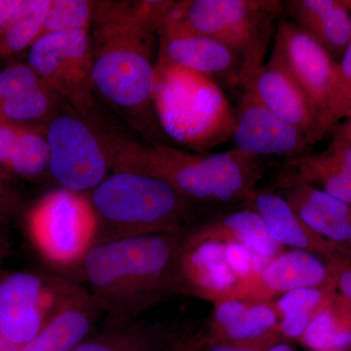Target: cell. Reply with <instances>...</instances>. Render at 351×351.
Segmentation results:
<instances>
[{"instance_id":"cell-1","label":"cell","mask_w":351,"mask_h":351,"mask_svg":"<svg viewBox=\"0 0 351 351\" xmlns=\"http://www.w3.org/2000/svg\"><path fill=\"white\" fill-rule=\"evenodd\" d=\"M189 228L95 245L78 274L106 315L141 314L181 295L179 257Z\"/></svg>"},{"instance_id":"cell-2","label":"cell","mask_w":351,"mask_h":351,"mask_svg":"<svg viewBox=\"0 0 351 351\" xmlns=\"http://www.w3.org/2000/svg\"><path fill=\"white\" fill-rule=\"evenodd\" d=\"M110 171L152 176L197 204L249 203L263 175L261 159L237 149L189 152L171 145L141 144L98 132Z\"/></svg>"},{"instance_id":"cell-3","label":"cell","mask_w":351,"mask_h":351,"mask_svg":"<svg viewBox=\"0 0 351 351\" xmlns=\"http://www.w3.org/2000/svg\"><path fill=\"white\" fill-rule=\"evenodd\" d=\"M92 80L108 101L124 110L152 105L158 29L140 1H95Z\"/></svg>"},{"instance_id":"cell-4","label":"cell","mask_w":351,"mask_h":351,"mask_svg":"<svg viewBox=\"0 0 351 351\" xmlns=\"http://www.w3.org/2000/svg\"><path fill=\"white\" fill-rule=\"evenodd\" d=\"M88 196L98 218L95 245L181 230L195 211L167 182L134 172H112Z\"/></svg>"},{"instance_id":"cell-5","label":"cell","mask_w":351,"mask_h":351,"mask_svg":"<svg viewBox=\"0 0 351 351\" xmlns=\"http://www.w3.org/2000/svg\"><path fill=\"white\" fill-rule=\"evenodd\" d=\"M152 106L166 135L191 151L206 152L232 140L234 110L208 76L157 61Z\"/></svg>"},{"instance_id":"cell-6","label":"cell","mask_w":351,"mask_h":351,"mask_svg":"<svg viewBox=\"0 0 351 351\" xmlns=\"http://www.w3.org/2000/svg\"><path fill=\"white\" fill-rule=\"evenodd\" d=\"M283 13V2L279 0H184L174 1L169 11L193 31L234 53L245 77L265 64Z\"/></svg>"},{"instance_id":"cell-7","label":"cell","mask_w":351,"mask_h":351,"mask_svg":"<svg viewBox=\"0 0 351 351\" xmlns=\"http://www.w3.org/2000/svg\"><path fill=\"white\" fill-rule=\"evenodd\" d=\"M25 226L39 257L53 271L69 276L78 272L98 234L89 196L63 188L48 191L32 205Z\"/></svg>"},{"instance_id":"cell-8","label":"cell","mask_w":351,"mask_h":351,"mask_svg":"<svg viewBox=\"0 0 351 351\" xmlns=\"http://www.w3.org/2000/svg\"><path fill=\"white\" fill-rule=\"evenodd\" d=\"M60 272L17 271L0 278V336L20 350L38 336L80 286Z\"/></svg>"},{"instance_id":"cell-9","label":"cell","mask_w":351,"mask_h":351,"mask_svg":"<svg viewBox=\"0 0 351 351\" xmlns=\"http://www.w3.org/2000/svg\"><path fill=\"white\" fill-rule=\"evenodd\" d=\"M29 66L59 98L82 113L93 107L91 38L89 31L39 36L29 51Z\"/></svg>"},{"instance_id":"cell-10","label":"cell","mask_w":351,"mask_h":351,"mask_svg":"<svg viewBox=\"0 0 351 351\" xmlns=\"http://www.w3.org/2000/svg\"><path fill=\"white\" fill-rule=\"evenodd\" d=\"M48 171L61 188L88 193L110 171L98 131L69 113L54 114L47 122Z\"/></svg>"},{"instance_id":"cell-11","label":"cell","mask_w":351,"mask_h":351,"mask_svg":"<svg viewBox=\"0 0 351 351\" xmlns=\"http://www.w3.org/2000/svg\"><path fill=\"white\" fill-rule=\"evenodd\" d=\"M271 55L302 88L327 126L332 125L330 101L337 66L331 55L309 34L282 18L277 27Z\"/></svg>"},{"instance_id":"cell-12","label":"cell","mask_w":351,"mask_h":351,"mask_svg":"<svg viewBox=\"0 0 351 351\" xmlns=\"http://www.w3.org/2000/svg\"><path fill=\"white\" fill-rule=\"evenodd\" d=\"M157 61L191 69L232 87L241 88L243 84V66L234 53L219 41L193 31L169 12L159 29Z\"/></svg>"},{"instance_id":"cell-13","label":"cell","mask_w":351,"mask_h":351,"mask_svg":"<svg viewBox=\"0 0 351 351\" xmlns=\"http://www.w3.org/2000/svg\"><path fill=\"white\" fill-rule=\"evenodd\" d=\"M242 90L234 110L232 149L258 159L307 154L311 145L302 133L276 117L250 90Z\"/></svg>"},{"instance_id":"cell-14","label":"cell","mask_w":351,"mask_h":351,"mask_svg":"<svg viewBox=\"0 0 351 351\" xmlns=\"http://www.w3.org/2000/svg\"><path fill=\"white\" fill-rule=\"evenodd\" d=\"M181 295L217 302L242 299L243 281L226 258L225 242L203 239L188 230L179 257Z\"/></svg>"},{"instance_id":"cell-15","label":"cell","mask_w":351,"mask_h":351,"mask_svg":"<svg viewBox=\"0 0 351 351\" xmlns=\"http://www.w3.org/2000/svg\"><path fill=\"white\" fill-rule=\"evenodd\" d=\"M244 88L276 117L297 129L311 145L329 129L308 97L274 55L245 77Z\"/></svg>"},{"instance_id":"cell-16","label":"cell","mask_w":351,"mask_h":351,"mask_svg":"<svg viewBox=\"0 0 351 351\" xmlns=\"http://www.w3.org/2000/svg\"><path fill=\"white\" fill-rule=\"evenodd\" d=\"M335 287L327 260L304 250L281 252L243 289V300L271 302L295 289Z\"/></svg>"},{"instance_id":"cell-17","label":"cell","mask_w":351,"mask_h":351,"mask_svg":"<svg viewBox=\"0 0 351 351\" xmlns=\"http://www.w3.org/2000/svg\"><path fill=\"white\" fill-rule=\"evenodd\" d=\"M295 213L316 234L341 247H351V205L302 182L277 184Z\"/></svg>"},{"instance_id":"cell-18","label":"cell","mask_w":351,"mask_h":351,"mask_svg":"<svg viewBox=\"0 0 351 351\" xmlns=\"http://www.w3.org/2000/svg\"><path fill=\"white\" fill-rule=\"evenodd\" d=\"M186 341L140 317L107 315L73 351H181Z\"/></svg>"},{"instance_id":"cell-19","label":"cell","mask_w":351,"mask_h":351,"mask_svg":"<svg viewBox=\"0 0 351 351\" xmlns=\"http://www.w3.org/2000/svg\"><path fill=\"white\" fill-rule=\"evenodd\" d=\"M103 315L93 295L80 284L38 336L21 351H73L96 329Z\"/></svg>"},{"instance_id":"cell-20","label":"cell","mask_w":351,"mask_h":351,"mask_svg":"<svg viewBox=\"0 0 351 351\" xmlns=\"http://www.w3.org/2000/svg\"><path fill=\"white\" fill-rule=\"evenodd\" d=\"M248 204L260 214L270 234L282 247L311 252L327 261L346 252L345 247L328 241L311 230L277 191L257 189Z\"/></svg>"},{"instance_id":"cell-21","label":"cell","mask_w":351,"mask_h":351,"mask_svg":"<svg viewBox=\"0 0 351 351\" xmlns=\"http://www.w3.org/2000/svg\"><path fill=\"white\" fill-rule=\"evenodd\" d=\"M291 22L315 39L330 55L345 52L351 40V11L338 0H287Z\"/></svg>"},{"instance_id":"cell-22","label":"cell","mask_w":351,"mask_h":351,"mask_svg":"<svg viewBox=\"0 0 351 351\" xmlns=\"http://www.w3.org/2000/svg\"><path fill=\"white\" fill-rule=\"evenodd\" d=\"M191 232L203 239L244 245L269 261L284 251L283 247L270 234L262 217L252 208L219 217Z\"/></svg>"},{"instance_id":"cell-23","label":"cell","mask_w":351,"mask_h":351,"mask_svg":"<svg viewBox=\"0 0 351 351\" xmlns=\"http://www.w3.org/2000/svg\"><path fill=\"white\" fill-rule=\"evenodd\" d=\"M335 287L301 288L290 291L270 302L279 318L284 341H299L314 315L336 298Z\"/></svg>"},{"instance_id":"cell-24","label":"cell","mask_w":351,"mask_h":351,"mask_svg":"<svg viewBox=\"0 0 351 351\" xmlns=\"http://www.w3.org/2000/svg\"><path fill=\"white\" fill-rule=\"evenodd\" d=\"M311 351H346L351 346V311L336 295L314 315L299 339Z\"/></svg>"},{"instance_id":"cell-25","label":"cell","mask_w":351,"mask_h":351,"mask_svg":"<svg viewBox=\"0 0 351 351\" xmlns=\"http://www.w3.org/2000/svg\"><path fill=\"white\" fill-rule=\"evenodd\" d=\"M49 147L43 125H20L2 170L27 180L38 179L48 171Z\"/></svg>"},{"instance_id":"cell-26","label":"cell","mask_w":351,"mask_h":351,"mask_svg":"<svg viewBox=\"0 0 351 351\" xmlns=\"http://www.w3.org/2000/svg\"><path fill=\"white\" fill-rule=\"evenodd\" d=\"M51 0H21L10 22L0 36V57L19 54L40 36Z\"/></svg>"},{"instance_id":"cell-27","label":"cell","mask_w":351,"mask_h":351,"mask_svg":"<svg viewBox=\"0 0 351 351\" xmlns=\"http://www.w3.org/2000/svg\"><path fill=\"white\" fill-rule=\"evenodd\" d=\"M274 335H280V331L279 318L272 304L270 302H252L240 317L215 335L204 348L221 343L255 341Z\"/></svg>"},{"instance_id":"cell-28","label":"cell","mask_w":351,"mask_h":351,"mask_svg":"<svg viewBox=\"0 0 351 351\" xmlns=\"http://www.w3.org/2000/svg\"><path fill=\"white\" fill-rule=\"evenodd\" d=\"M59 97L41 83L0 104V122L17 125H40L39 121L46 119L52 113Z\"/></svg>"},{"instance_id":"cell-29","label":"cell","mask_w":351,"mask_h":351,"mask_svg":"<svg viewBox=\"0 0 351 351\" xmlns=\"http://www.w3.org/2000/svg\"><path fill=\"white\" fill-rule=\"evenodd\" d=\"M95 1L87 0H51L43 32H57L90 31L93 25Z\"/></svg>"},{"instance_id":"cell-30","label":"cell","mask_w":351,"mask_h":351,"mask_svg":"<svg viewBox=\"0 0 351 351\" xmlns=\"http://www.w3.org/2000/svg\"><path fill=\"white\" fill-rule=\"evenodd\" d=\"M351 106V40L337 66L336 80L330 101L332 122L346 117Z\"/></svg>"},{"instance_id":"cell-31","label":"cell","mask_w":351,"mask_h":351,"mask_svg":"<svg viewBox=\"0 0 351 351\" xmlns=\"http://www.w3.org/2000/svg\"><path fill=\"white\" fill-rule=\"evenodd\" d=\"M39 76L29 64H14L0 71V104L11 100L41 84Z\"/></svg>"},{"instance_id":"cell-32","label":"cell","mask_w":351,"mask_h":351,"mask_svg":"<svg viewBox=\"0 0 351 351\" xmlns=\"http://www.w3.org/2000/svg\"><path fill=\"white\" fill-rule=\"evenodd\" d=\"M25 198L12 175L0 169V221L8 223L20 213Z\"/></svg>"},{"instance_id":"cell-33","label":"cell","mask_w":351,"mask_h":351,"mask_svg":"<svg viewBox=\"0 0 351 351\" xmlns=\"http://www.w3.org/2000/svg\"><path fill=\"white\" fill-rule=\"evenodd\" d=\"M328 263L334 277L337 295L351 311V260L348 251L334 256Z\"/></svg>"},{"instance_id":"cell-34","label":"cell","mask_w":351,"mask_h":351,"mask_svg":"<svg viewBox=\"0 0 351 351\" xmlns=\"http://www.w3.org/2000/svg\"><path fill=\"white\" fill-rule=\"evenodd\" d=\"M280 335H274L267 338L247 343H221L210 346L201 351H267L272 346L282 341Z\"/></svg>"},{"instance_id":"cell-35","label":"cell","mask_w":351,"mask_h":351,"mask_svg":"<svg viewBox=\"0 0 351 351\" xmlns=\"http://www.w3.org/2000/svg\"><path fill=\"white\" fill-rule=\"evenodd\" d=\"M326 152L332 162L351 178V144L330 147Z\"/></svg>"},{"instance_id":"cell-36","label":"cell","mask_w":351,"mask_h":351,"mask_svg":"<svg viewBox=\"0 0 351 351\" xmlns=\"http://www.w3.org/2000/svg\"><path fill=\"white\" fill-rule=\"evenodd\" d=\"M21 0H0V36L6 29Z\"/></svg>"},{"instance_id":"cell-37","label":"cell","mask_w":351,"mask_h":351,"mask_svg":"<svg viewBox=\"0 0 351 351\" xmlns=\"http://www.w3.org/2000/svg\"><path fill=\"white\" fill-rule=\"evenodd\" d=\"M346 117V121L339 127V130L335 134L331 147L351 144V106Z\"/></svg>"},{"instance_id":"cell-38","label":"cell","mask_w":351,"mask_h":351,"mask_svg":"<svg viewBox=\"0 0 351 351\" xmlns=\"http://www.w3.org/2000/svg\"><path fill=\"white\" fill-rule=\"evenodd\" d=\"M7 223L0 221V263L11 255L10 239L7 232Z\"/></svg>"},{"instance_id":"cell-39","label":"cell","mask_w":351,"mask_h":351,"mask_svg":"<svg viewBox=\"0 0 351 351\" xmlns=\"http://www.w3.org/2000/svg\"><path fill=\"white\" fill-rule=\"evenodd\" d=\"M267 351H295V350L293 346L291 345L290 341L282 339V341H278L276 345L269 348Z\"/></svg>"},{"instance_id":"cell-40","label":"cell","mask_w":351,"mask_h":351,"mask_svg":"<svg viewBox=\"0 0 351 351\" xmlns=\"http://www.w3.org/2000/svg\"><path fill=\"white\" fill-rule=\"evenodd\" d=\"M0 351H21V350L0 336Z\"/></svg>"},{"instance_id":"cell-41","label":"cell","mask_w":351,"mask_h":351,"mask_svg":"<svg viewBox=\"0 0 351 351\" xmlns=\"http://www.w3.org/2000/svg\"><path fill=\"white\" fill-rule=\"evenodd\" d=\"M346 7L351 11V1H345Z\"/></svg>"},{"instance_id":"cell-42","label":"cell","mask_w":351,"mask_h":351,"mask_svg":"<svg viewBox=\"0 0 351 351\" xmlns=\"http://www.w3.org/2000/svg\"><path fill=\"white\" fill-rule=\"evenodd\" d=\"M346 351H351V346H350V348H348V350H346Z\"/></svg>"},{"instance_id":"cell-43","label":"cell","mask_w":351,"mask_h":351,"mask_svg":"<svg viewBox=\"0 0 351 351\" xmlns=\"http://www.w3.org/2000/svg\"><path fill=\"white\" fill-rule=\"evenodd\" d=\"M350 248H351V247H350Z\"/></svg>"}]
</instances>
